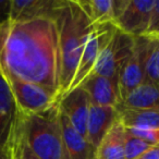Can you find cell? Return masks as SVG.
Returning <instances> with one entry per match:
<instances>
[{"mask_svg":"<svg viewBox=\"0 0 159 159\" xmlns=\"http://www.w3.org/2000/svg\"><path fill=\"white\" fill-rule=\"evenodd\" d=\"M0 72L6 79L39 85L58 97V31L55 21H8L1 25Z\"/></svg>","mask_w":159,"mask_h":159,"instance_id":"cell-1","label":"cell"},{"mask_svg":"<svg viewBox=\"0 0 159 159\" xmlns=\"http://www.w3.org/2000/svg\"><path fill=\"white\" fill-rule=\"evenodd\" d=\"M55 23L58 31L59 102L70 89L87 38L95 25L91 23L76 0H66Z\"/></svg>","mask_w":159,"mask_h":159,"instance_id":"cell-2","label":"cell"},{"mask_svg":"<svg viewBox=\"0 0 159 159\" xmlns=\"http://www.w3.org/2000/svg\"><path fill=\"white\" fill-rule=\"evenodd\" d=\"M19 120L25 142L38 158L68 159L59 120V105L38 113L20 112Z\"/></svg>","mask_w":159,"mask_h":159,"instance_id":"cell-3","label":"cell"},{"mask_svg":"<svg viewBox=\"0 0 159 159\" xmlns=\"http://www.w3.org/2000/svg\"><path fill=\"white\" fill-rule=\"evenodd\" d=\"M134 39L135 37L117 30L109 44L102 50L95 68L89 75H102L107 77L118 89L119 73L132 56Z\"/></svg>","mask_w":159,"mask_h":159,"instance_id":"cell-4","label":"cell"},{"mask_svg":"<svg viewBox=\"0 0 159 159\" xmlns=\"http://www.w3.org/2000/svg\"><path fill=\"white\" fill-rule=\"evenodd\" d=\"M117 30L118 29L113 23H105V24H98L94 26L87 38L74 79L71 83L68 93L77 89L86 80V77H89V75L95 68L102 50L109 44Z\"/></svg>","mask_w":159,"mask_h":159,"instance_id":"cell-5","label":"cell"},{"mask_svg":"<svg viewBox=\"0 0 159 159\" xmlns=\"http://www.w3.org/2000/svg\"><path fill=\"white\" fill-rule=\"evenodd\" d=\"M147 43L148 38L146 36L135 37L132 56L120 71L118 77L120 104L145 82V59Z\"/></svg>","mask_w":159,"mask_h":159,"instance_id":"cell-6","label":"cell"},{"mask_svg":"<svg viewBox=\"0 0 159 159\" xmlns=\"http://www.w3.org/2000/svg\"><path fill=\"white\" fill-rule=\"evenodd\" d=\"M7 81L13 93L19 111L23 115L43 112L59 104L55 95L39 85L13 79H7Z\"/></svg>","mask_w":159,"mask_h":159,"instance_id":"cell-7","label":"cell"},{"mask_svg":"<svg viewBox=\"0 0 159 159\" xmlns=\"http://www.w3.org/2000/svg\"><path fill=\"white\" fill-rule=\"evenodd\" d=\"M154 5L155 0H129L125 9L113 24L119 31L132 37H142L148 29Z\"/></svg>","mask_w":159,"mask_h":159,"instance_id":"cell-8","label":"cell"},{"mask_svg":"<svg viewBox=\"0 0 159 159\" xmlns=\"http://www.w3.org/2000/svg\"><path fill=\"white\" fill-rule=\"evenodd\" d=\"M66 0H11L9 21H22L47 19L53 20L59 16Z\"/></svg>","mask_w":159,"mask_h":159,"instance_id":"cell-9","label":"cell"},{"mask_svg":"<svg viewBox=\"0 0 159 159\" xmlns=\"http://www.w3.org/2000/svg\"><path fill=\"white\" fill-rule=\"evenodd\" d=\"M19 113L11 87L0 72V148H7L11 144Z\"/></svg>","mask_w":159,"mask_h":159,"instance_id":"cell-10","label":"cell"},{"mask_svg":"<svg viewBox=\"0 0 159 159\" xmlns=\"http://www.w3.org/2000/svg\"><path fill=\"white\" fill-rule=\"evenodd\" d=\"M58 105L73 128L86 137L87 119L91 106V100L86 92L82 87H77L66 94Z\"/></svg>","mask_w":159,"mask_h":159,"instance_id":"cell-11","label":"cell"},{"mask_svg":"<svg viewBox=\"0 0 159 159\" xmlns=\"http://www.w3.org/2000/svg\"><path fill=\"white\" fill-rule=\"evenodd\" d=\"M119 119L117 107L91 104L86 126V139L97 149L100 142Z\"/></svg>","mask_w":159,"mask_h":159,"instance_id":"cell-12","label":"cell"},{"mask_svg":"<svg viewBox=\"0 0 159 159\" xmlns=\"http://www.w3.org/2000/svg\"><path fill=\"white\" fill-rule=\"evenodd\" d=\"M59 120L68 159H95L96 148L80 134L59 109Z\"/></svg>","mask_w":159,"mask_h":159,"instance_id":"cell-13","label":"cell"},{"mask_svg":"<svg viewBox=\"0 0 159 159\" xmlns=\"http://www.w3.org/2000/svg\"><path fill=\"white\" fill-rule=\"evenodd\" d=\"M79 87L87 93L91 104L102 107H117L120 104L119 92L110 80L102 75H89Z\"/></svg>","mask_w":159,"mask_h":159,"instance_id":"cell-14","label":"cell"},{"mask_svg":"<svg viewBox=\"0 0 159 159\" xmlns=\"http://www.w3.org/2000/svg\"><path fill=\"white\" fill-rule=\"evenodd\" d=\"M124 134V126L118 119L100 142L96 149L95 159H125Z\"/></svg>","mask_w":159,"mask_h":159,"instance_id":"cell-15","label":"cell"},{"mask_svg":"<svg viewBox=\"0 0 159 159\" xmlns=\"http://www.w3.org/2000/svg\"><path fill=\"white\" fill-rule=\"evenodd\" d=\"M117 107L123 109L159 110V87L149 82H144Z\"/></svg>","mask_w":159,"mask_h":159,"instance_id":"cell-16","label":"cell"},{"mask_svg":"<svg viewBox=\"0 0 159 159\" xmlns=\"http://www.w3.org/2000/svg\"><path fill=\"white\" fill-rule=\"evenodd\" d=\"M119 121L124 128L159 129V110L152 109H123L117 107Z\"/></svg>","mask_w":159,"mask_h":159,"instance_id":"cell-17","label":"cell"},{"mask_svg":"<svg viewBox=\"0 0 159 159\" xmlns=\"http://www.w3.org/2000/svg\"><path fill=\"white\" fill-rule=\"evenodd\" d=\"M93 25L113 23V0H76Z\"/></svg>","mask_w":159,"mask_h":159,"instance_id":"cell-18","label":"cell"},{"mask_svg":"<svg viewBox=\"0 0 159 159\" xmlns=\"http://www.w3.org/2000/svg\"><path fill=\"white\" fill-rule=\"evenodd\" d=\"M147 50L145 59V82L159 87V43L158 38L147 37Z\"/></svg>","mask_w":159,"mask_h":159,"instance_id":"cell-19","label":"cell"},{"mask_svg":"<svg viewBox=\"0 0 159 159\" xmlns=\"http://www.w3.org/2000/svg\"><path fill=\"white\" fill-rule=\"evenodd\" d=\"M125 130V128H124ZM152 145L146 143L143 139L130 134L125 131L124 134V155L125 159H136L141 155H143L147 149H149Z\"/></svg>","mask_w":159,"mask_h":159,"instance_id":"cell-20","label":"cell"},{"mask_svg":"<svg viewBox=\"0 0 159 159\" xmlns=\"http://www.w3.org/2000/svg\"><path fill=\"white\" fill-rule=\"evenodd\" d=\"M125 131L139 139H143L150 145H156L159 143V129H133L125 128Z\"/></svg>","mask_w":159,"mask_h":159,"instance_id":"cell-21","label":"cell"},{"mask_svg":"<svg viewBox=\"0 0 159 159\" xmlns=\"http://www.w3.org/2000/svg\"><path fill=\"white\" fill-rule=\"evenodd\" d=\"M19 115H20V113H19ZM14 134H16V142H18L21 159H39L33 152H32L31 148L29 147V145H27L26 142H25L24 136H23V133H22V129H21L20 120L19 119H18V123H16V126Z\"/></svg>","mask_w":159,"mask_h":159,"instance_id":"cell-22","label":"cell"},{"mask_svg":"<svg viewBox=\"0 0 159 159\" xmlns=\"http://www.w3.org/2000/svg\"><path fill=\"white\" fill-rule=\"evenodd\" d=\"M144 36L152 38H159V0H155L148 29Z\"/></svg>","mask_w":159,"mask_h":159,"instance_id":"cell-23","label":"cell"},{"mask_svg":"<svg viewBox=\"0 0 159 159\" xmlns=\"http://www.w3.org/2000/svg\"><path fill=\"white\" fill-rule=\"evenodd\" d=\"M11 11V0H0V26L8 22Z\"/></svg>","mask_w":159,"mask_h":159,"instance_id":"cell-24","label":"cell"},{"mask_svg":"<svg viewBox=\"0 0 159 159\" xmlns=\"http://www.w3.org/2000/svg\"><path fill=\"white\" fill-rule=\"evenodd\" d=\"M136 159H159V143L152 145L149 149H147Z\"/></svg>","mask_w":159,"mask_h":159,"instance_id":"cell-25","label":"cell"},{"mask_svg":"<svg viewBox=\"0 0 159 159\" xmlns=\"http://www.w3.org/2000/svg\"><path fill=\"white\" fill-rule=\"evenodd\" d=\"M128 2L129 0H113V22L125 9Z\"/></svg>","mask_w":159,"mask_h":159,"instance_id":"cell-26","label":"cell"},{"mask_svg":"<svg viewBox=\"0 0 159 159\" xmlns=\"http://www.w3.org/2000/svg\"><path fill=\"white\" fill-rule=\"evenodd\" d=\"M14 131H16V130H14ZM10 147H11V159H21L20 150H19V146H18V142H16V134H13L11 144H10Z\"/></svg>","mask_w":159,"mask_h":159,"instance_id":"cell-27","label":"cell"},{"mask_svg":"<svg viewBox=\"0 0 159 159\" xmlns=\"http://www.w3.org/2000/svg\"><path fill=\"white\" fill-rule=\"evenodd\" d=\"M0 159H11V147L0 148Z\"/></svg>","mask_w":159,"mask_h":159,"instance_id":"cell-28","label":"cell"}]
</instances>
